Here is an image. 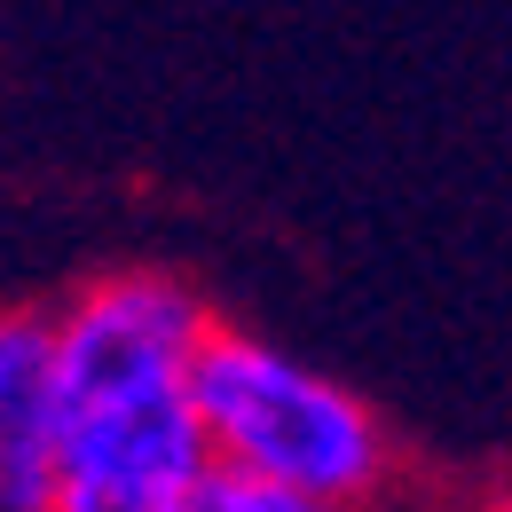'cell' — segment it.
Instances as JSON below:
<instances>
[{"instance_id":"obj_1","label":"cell","mask_w":512,"mask_h":512,"mask_svg":"<svg viewBox=\"0 0 512 512\" xmlns=\"http://www.w3.org/2000/svg\"><path fill=\"white\" fill-rule=\"evenodd\" d=\"M221 323L182 276L119 268L56 308L64 434L48 512H197L221 481L197 355Z\"/></svg>"},{"instance_id":"obj_2","label":"cell","mask_w":512,"mask_h":512,"mask_svg":"<svg viewBox=\"0 0 512 512\" xmlns=\"http://www.w3.org/2000/svg\"><path fill=\"white\" fill-rule=\"evenodd\" d=\"M197 410L213 434V465L284 489V497H316L339 512H371L394 489V434L386 418L331 379L316 363H300L292 347L260 339V331H213L197 355Z\"/></svg>"},{"instance_id":"obj_3","label":"cell","mask_w":512,"mask_h":512,"mask_svg":"<svg viewBox=\"0 0 512 512\" xmlns=\"http://www.w3.org/2000/svg\"><path fill=\"white\" fill-rule=\"evenodd\" d=\"M64 434V371H56V308L0 316V512H48Z\"/></svg>"},{"instance_id":"obj_4","label":"cell","mask_w":512,"mask_h":512,"mask_svg":"<svg viewBox=\"0 0 512 512\" xmlns=\"http://www.w3.org/2000/svg\"><path fill=\"white\" fill-rule=\"evenodd\" d=\"M197 512H339V505H316V497H284V489H260V481H237V473H221L213 489H205V505Z\"/></svg>"},{"instance_id":"obj_5","label":"cell","mask_w":512,"mask_h":512,"mask_svg":"<svg viewBox=\"0 0 512 512\" xmlns=\"http://www.w3.org/2000/svg\"><path fill=\"white\" fill-rule=\"evenodd\" d=\"M489 512H512V497H497V505H489Z\"/></svg>"}]
</instances>
